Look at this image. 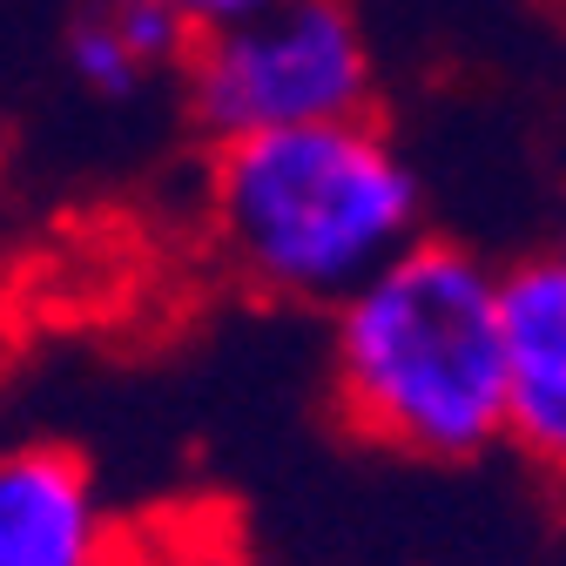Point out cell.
I'll return each instance as SVG.
<instances>
[{
    "label": "cell",
    "instance_id": "cell-1",
    "mask_svg": "<svg viewBox=\"0 0 566 566\" xmlns=\"http://www.w3.org/2000/svg\"><path fill=\"white\" fill-rule=\"evenodd\" d=\"M424 189L378 115L209 142L202 243L237 291L337 311L424 230Z\"/></svg>",
    "mask_w": 566,
    "mask_h": 566
},
{
    "label": "cell",
    "instance_id": "cell-2",
    "mask_svg": "<svg viewBox=\"0 0 566 566\" xmlns=\"http://www.w3.org/2000/svg\"><path fill=\"white\" fill-rule=\"evenodd\" d=\"M331 405L378 452L465 465L506 439V270L418 237L331 311Z\"/></svg>",
    "mask_w": 566,
    "mask_h": 566
},
{
    "label": "cell",
    "instance_id": "cell-3",
    "mask_svg": "<svg viewBox=\"0 0 566 566\" xmlns=\"http://www.w3.org/2000/svg\"><path fill=\"white\" fill-rule=\"evenodd\" d=\"M378 54L344 0H283L237 28L196 34L182 67L189 122L209 142L371 115Z\"/></svg>",
    "mask_w": 566,
    "mask_h": 566
},
{
    "label": "cell",
    "instance_id": "cell-4",
    "mask_svg": "<svg viewBox=\"0 0 566 566\" xmlns=\"http://www.w3.org/2000/svg\"><path fill=\"white\" fill-rule=\"evenodd\" d=\"M128 533L102 506L88 459L14 446L0 465V566H122Z\"/></svg>",
    "mask_w": 566,
    "mask_h": 566
},
{
    "label": "cell",
    "instance_id": "cell-5",
    "mask_svg": "<svg viewBox=\"0 0 566 566\" xmlns=\"http://www.w3.org/2000/svg\"><path fill=\"white\" fill-rule=\"evenodd\" d=\"M506 439L526 465L566 485V250H539L506 270Z\"/></svg>",
    "mask_w": 566,
    "mask_h": 566
},
{
    "label": "cell",
    "instance_id": "cell-6",
    "mask_svg": "<svg viewBox=\"0 0 566 566\" xmlns=\"http://www.w3.org/2000/svg\"><path fill=\"white\" fill-rule=\"evenodd\" d=\"M189 48H196V28L169 0H82L61 34L67 75L95 102H128L163 75L182 82Z\"/></svg>",
    "mask_w": 566,
    "mask_h": 566
},
{
    "label": "cell",
    "instance_id": "cell-7",
    "mask_svg": "<svg viewBox=\"0 0 566 566\" xmlns=\"http://www.w3.org/2000/svg\"><path fill=\"white\" fill-rule=\"evenodd\" d=\"M128 566H250L237 539L209 520H169L156 533H128Z\"/></svg>",
    "mask_w": 566,
    "mask_h": 566
},
{
    "label": "cell",
    "instance_id": "cell-8",
    "mask_svg": "<svg viewBox=\"0 0 566 566\" xmlns=\"http://www.w3.org/2000/svg\"><path fill=\"white\" fill-rule=\"evenodd\" d=\"M169 8H176L196 34H217V28H237V21H250V14L283 8V0H169Z\"/></svg>",
    "mask_w": 566,
    "mask_h": 566
},
{
    "label": "cell",
    "instance_id": "cell-9",
    "mask_svg": "<svg viewBox=\"0 0 566 566\" xmlns=\"http://www.w3.org/2000/svg\"><path fill=\"white\" fill-rule=\"evenodd\" d=\"M559 8H566V0H559Z\"/></svg>",
    "mask_w": 566,
    "mask_h": 566
},
{
    "label": "cell",
    "instance_id": "cell-10",
    "mask_svg": "<svg viewBox=\"0 0 566 566\" xmlns=\"http://www.w3.org/2000/svg\"><path fill=\"white\" fill-rule=\"evenodd\" d=\"M559 250H566V243H559Z\"/></svg>",
    "mask_w": 566,
    "mask_h": 566
},
{
    "label": "cell",
    "instance_id": "cell-11",
    "mask_svg": "<svg viewBox=\"0 0 566 566\" xmlns=\"http://www.w3.org/2000/svg\"><path fill=\"white\" fill-rule=\"evenodd\" d=\"M122 566H128V559H122Z\"/></svg>",
    "mask_w": 566,
    "mask_h": 566
}]
</instances>
